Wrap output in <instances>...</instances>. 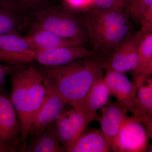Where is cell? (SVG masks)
Wrapping results in <instances>:
<instances>
[{"instance_id":"cell-1","label":"cell","mask_w":152,"mask_h":152,"mask_svg":"<svg viewBox=\"0 0 152 152\" xmlns=\"http://www.w3.org/2000/svg\"><path fill=\"white\" fill-rule=\"evenodd\" d=\"M46 88L75 108L98 80L103 77L100 57H87L58 66L34 65Z\"/></svg>"},{"instance_id":"cell-2","label":"cell","mask_w":152,"mask_h":152,"mask_svg":"<svg viewBox=\"0 0 152 152\" xmlns=\"http://www.w3.org/2000/svg\"><path fill=\"white\" fill-rule=\"evenodd\" d=\"M10 76L12 90L10 99L20 124V141L23 152L31 125L43 102L47 88L34 65H27Z\"/></svg>"},{"instance_id":"cell-3","label":"cell","mask_w":152,"mask_h":152,"mask_svg":"<svg viewBox=\"0 0 152 152\" xmlns=\"http://www.w3.org/2000/svg\"><path fill=\"white\" fill-rule=\"evenodd\" d=\"M80 20L95 52L108 56L130 34L129 14L124 9L86 10Z\"/></svg>"},{"instance_id":"cell-4","label":"cell","mask_w":152,"mask_h":152,"mask_svg":"<svg viewBox=\"0 0 152 152\" xmlns=\"http://www.w3.org/2000/svg\"><path fill=\"white\" fill-rule=\"evenodd\" d=\"M31 28H42L61 37L83 45L88 41L80 19L72 12L60 6L46 7L30 15Z\"/></svg>"},{"instance_id":"cell-5","label":"cell","mask_w":152,"mask_h":152,"mask_svg":"<svg viewBox=\"0 0 152 152\" xmlns=\"http://www.w3.org/2000/svg\"><path fill=\"white\" fill-rule=\"evenodd\" d=\"M143 37L139 31L130 33L110 56L101 57L104 70L109 69L123 73L132 70L137 64L139 45Z\"/></svg>"},{"instance_id":"cell-6","label":"cell","mask_w":152,"mask_h":152,"mask_svg":"<svg viewBox=\"0 0 152 152\" xmlns=\"http://www.w3.org/2000/svg\"><path fill=\"white\" fill-rule=\"evenodd\" d=\"M148 136L143 124L134 117L127 116L111 145L115 152H145L148 148Z\"/></svg>"},{"instance_id":"cell-7","label":"cell","mask_w":152,"mask_h":152,"mask_svg":"<svg viewBox=\"0 0 152 152\" xmlns=\"http://www.w3.org/2000/svg\"><path fill=\"white\" fill-rule=\"evenodd\" d=\"M90 123L81 112L74 107L64 111L58 117L54 123L55 129L66 152L80 135L86 131Z\"/></svg>"},{"instance_id":"cell-8","label":"cell","mask_w":152,"mask_h":152,"mask_svg":"<svg viewBox=\"0 0 152 152\" xmlns=\"http://www.w3.org/2000/svg\"><path fill=\"white\" fill-rule=\"evenodd\" d=\"M97 55L94 50L87 48L83 45H78L47 50H35L34 62L46 66H58Z\"/></svg>"},{"instance_id":"cell-9","label":"cell","mask_w":152,"mask_h":152,"mask_svg":"<svg viewBox=\"0 0 152 152\" xmlns=\"http://www.w3.org/2000/svg\"><path fill=\"white\" fill-rule=\"evenodd\" d=\"M46 88L45 97L33 120L28 136L38 134L53 124L67 104L56 93Z\"/></svg>"},{"instance_id":"cell-10","label":"cell","mask_w":152,"mask_h":152,"mask_svg":"<svg viewBox=\"0 0 152 152\" xmlns=\"http://www.w3.org/2000/svg\"><path fill=\"white\" fill-rule=\"evenodd\" d=\"M104 81L110 96L117 99V102L130 111L133 108L138 88L124 73L112 69H106Z\"/></svg>"},{"instance_id":"cell-11","label":"cell","mask_w":152,"mask_h":152,"mask_svg":"<svg viewBox=\"0 0 152 152\" xmlns=\"http://www.w3.org/2000/svg\"><path fill=\"white\" fill-rule=\"evenodd\" d=\"M20 128L10 97L0 93V144L8 145L13 151L20 141Z\"/></svg>"},{"instance_id":"cell-12","label":"cell","mask_w":152,"mask_h":152,"mask_svg":"<svg viewBox=\"0 0 152 152\" xmlns=\"http://www.w3.org/2000/svg\"><path fill=\"white\" fill-rule=\"evenodd\" d=\"M101 110V116L99 120L101 130L111 147L128 116V111L117 102H108Z\"/></svg>"},{"instance_id":"cell-13","label":"cell","mask_w":152,"mask_h":152,"mask_svg":"<svg viewBox=\"0 0 152 152\" xmlns=\"http://www.w3.org/2000/svg\"><path fill=\"white\" fill-rule=\"evenodd\" d=\"M102 77L93 85L84 98L75 108L77 109L90 123L98 117L97 111L108 102L110 92Z\"/></svg>"},{"instance_id":"cell-14","label":"cell","mask_w":152,"mask_h":152,"mask_svg":"<svg viewBox=\"0 0 152 152\" xmlns=\"http://www.w3.org/2000/svg\"><path fill=\"white\" fill-rule=\"evenodd\" d=\"M133 117L145 126L149 138L152 137V80L148 78L137 91L133 108Z\"/></svg>"},{"instance_id":"cell-15","label":"cell","mask_w":152,"mask_h":152,"mask_svg":"<svg viewBox=\"0 0 152 152\" xmlns=\"http://www.w3.org/2000/svg\"><path fill=\"white\" fill-rule=\"evenodd\" d=\"M30 15L12 4L0 0V34H20L28 26Z\"/></svg>"},{"instance_id":"cell-16","label":"cell","mask_w":152,"mask_h":152,"mask_svg":"<svg viewBox=\"0 0 152 152\" xmlns=\"http://www.w3.org/2000/svg\"><path fill=\"white\" fill-rule=\"evenodd\" d=\"M68 152H110V145L101 130L84 132L67 150Z\"/></svg>"},{"instance_id":"cell-17","label":"cell","mask_w":152,"mask_h":152,"mask_svg":"<svg viewBox=\"0 0 152 152\" xmlns=\"http://www.w3.org/2000/svg\"><path fill=\"white\" fill-rule=\"evenodd\" d=\"M25 36L35 50H47L80 45L75 41L61 37L51 32L42 28H31Z\"/></svg>"},{"instance_id":"cell-18","label":"cell","mask_w":152,"mask_h":152,"mask_svg":"<svg viewBox=\"0 0 152 152\" xmlns=\"http://www.w3.org/2000/svg\"><path fill=\"white\" fill-rule=\"evenodd\" d=\"M29 136L32 138L27 143L23 152H66L58 138L54 124L38 134Z\"/></svg>"},{"instance_id":"cell-19","label":"cell","mask_w":152,"mask_h":152,"mask_svg":"<svg viewBox=\"0 0 152 152\" xmlns=\"http://www.w3.org/2000/svg\"><path fill=\"white\" fill-rule=\"evenodd\" d=\"M152 62V33L146 34L142 38L138 50L137 60L135 67L131 71L134 83L138 88L148 78L145 72L150 63Z\"/></svg>"},{"instance_id":"cell-20","label":"cell","mask_w":152,"mask_h":152,"mask_svg":"<svg viewBox=\"0 0 152 152\" xmlns=\"http://www.w3.org/2000/svg\"><path fill=\"white\" fill-rule=\"evenodd\" d=\"M34 50L26 36L16 34H0V51H24Z\"/></svg>"},{"instance_id":"cell-21","label":"cell","mask_w":152,"mask_h":152,"mask_svg":"<svg viewBox=\"0 0 152 152\" xmlns=\"http://www.w3.org/2000/svg\"><path fill=\"white\" fill-rule=\"evenodd\" d=\"M35 50L24 51H0V63L8 64L28 65L34 62Z\"/></svg>"},{"instance_id":"cell-22","label":"cell","mask_w":152,"mask_h":152,"mask_svg":"<svg viewBox=\"0 0 152 152\" xmlns=\"http://www.w3.org/2000/svg\"><path fill=\"white\" fill-rule=\"evenodd\" d=\"M27 13L34 12L46 7L50 0H4Z\"/></svg>"},{"instance_id":"cell-23","label":"cell","mask_w":152,"mask_h":152,"mask_svg":"<svg viewBox=\"0 0 152 152\" xmlns=\"http://www.w3.org/2000/svg\"><path fill=\"white\" fill-rule=\"evenodd\" d=\"M151 6L152 0H130L126 7L129 14L140 23L146 11Z\"/></svg>"},{"instance_id":"cell-24","label":"cell","mask_w":152,"mask_h":152,"mask_svg":"<svg viewBox=\"0 0 152 152\" xmlns=\"http://www.w3.org/2000/svg\"><path fill=\"white\" fill-rule=\"evenodd\" d=\"M27 65H10L0 63V93L9 96L5 88V82L7 77L15 71Z\"/></svg>"},{"instance_id":"cell-25","label":"cell","mask_w":152,"mask_h":152,"mask_svg":"<svg viewBox=\"0 0 152 152\" xmlns=\"http://www.w3.org/2000/svg\"><path fill=\"white\" fill-rule=\"evenodd\" d=\"M141 28L139 30L143 36L152 31V6L149 7L141 20Z\"/></svg>"},{"instance_id":"cell-26","label":"cell","mask_w":152,"mask_h":152,"mask_svg":"<svg viewBox=\"0 0 152 152\" xmlns=\"http://www.w3.org/2000/svg\"><path fill=\"white\" fill-rule=\"evenodd\" d=\"M92 8L100 10L124 9L119 5L116 0H93L90 9Z\"/></svg>"},{"instance_id":"cell-27","label":"cell","mask_w":152,"mask_h":152,"mask_svg":"<svg viewBox=\"0 0 152 152\" xmlns=\"http://www.w3.org/2000/svg\"><path fill=\"white\" fill-rule=\"evenodd\" d=\"M69 7L72 10L89 9L91 6L93 0H65Z\"/></svg>"},{"instance_id":"cell-28","label":"cell","mask_w":152,"mask_h":152,"mask_svg":"<svg viewBox=\"0 0 152 152\" xmlns=\"http://www.w3.org/2000/svg\"><path fill=\"white\" fill-rule=\"evenodd\" d=\"M13 152L12 147L8 145L0 144V152Z\"/></svg>"},{"instance_id":"cell-29","label":"cell","mask_w":152,"mask_h":152,"mask_svg":"<svg viewBox=\"0 0 152 152\" xmlns=\"http://www.w3.org/2000/svg\"><path fill=\"white\" fill-rule=\"evenodd\" d=\"M117 3L121 7L124 8L126 7L130 0H116Z\"/></svg>"}]
</instances>
